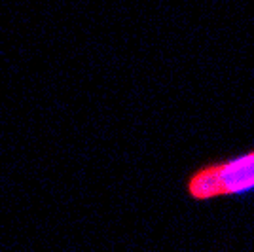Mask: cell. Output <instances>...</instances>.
Instances as JSON below:
<instances>
[{
	"mask_svg": "<svg viewBox=\"0 0 254 252\" xmlns=\"http://www.w3.org/2000/svg\"><path fill=\"white\" fill-rule=\"evenodd\" d=\"M188 193L195 201L241 195L254 189V150L226 161L197 169L188 179Z\"/></svg>",
	"mask_w": 254,
	"mask_h": 252,
	"instance_id": "6da1fadb",
	"label": "cell"
}]
</instances>
